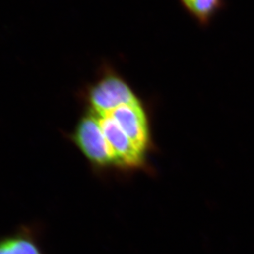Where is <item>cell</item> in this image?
<instances>
[{"instance_id":"1","label":"cell","mask_w":254,"mask_h":254,"mask_svg":"<svg viewBox=\"0 0 254 254\" xmlns=\"http://www.w3.org/2000/svg\"><path fill=\"white\" fill-rule=\"evenodd\" d=\"M82 97L86 108L98 114L142 99L109 61L101 63L97 77L83 89Z\"/></svg>"},{"instance_id":"2","label":"cell","mask_w":254,"mask_h":254,"mask_svg":"<svg viewBox=\"0 0 254 254\" xmlns=\"http://www.w3.org/2000/svg\"><path fill=\"white\" fill-rule=\"evenodd\" d=\"M70 139L96 171L118 172L113 152L104 136L98 116L93 112L86 110L70 134Z\"/></svg>"},{"instance_id":"3","label":"cell","mask_w":254,"mask_h":254,"mask_svg":"<svg viewBox=\"0 0 254 254\" xmlns=\"http://www.w3.org/2000/svg\"><path fill=\"white\" fill-rule=\"evenodd\" d=\"M104 113L115 121L127 136L142 151L148 154L154 151L150 118L146 103L143 99L136 103L123 104Z\"/></svg>"},{"instance_id":"4","label":"cell","mask_w":254,"mask_h":254,"mask_svg":"<svg viewBox=\"0 0 254 254\" xmlns=\"http://www.w3.org/2000/svg\"><path fill=\"white\" fill-rule=\"evenodd\" d=\"M182 8L200 27L207 28L226 7V0H179Z\"/></svg>"},{"instance_id":"5","label":"cell","mask_w":254,"mask_h":254,"mask_svg":"<svg viewBox=\"0 0 254 254\" xmlns=\"http://www.w3.org/2000/svg\"><path fill=\"white\" fill-rule=\"evenodd\" d=\"M0 254H43L34 233L30 230L0 239Z\"/></svg>"}]
</instances>
